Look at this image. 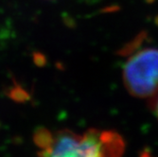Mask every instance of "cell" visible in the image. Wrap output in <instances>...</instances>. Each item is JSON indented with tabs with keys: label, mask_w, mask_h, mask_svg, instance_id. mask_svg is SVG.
I'll list each match as a JSON object with an SVG mask.
<instances>
[{
	"label": "cell",
	"mask_w": 158,
	"mask_h": 157,
	"mask_svg": "<svg viewBox=\"0 0 158 157\" xmlns=\"http://www.w3.org/2000/svg\"><path fill=\"white\" fill-rule=\"evenodd\" d=\"M124 146L113 131L88 130L78 134L64 130L57 133L50 148L41 151L39 157H122Z\"/></svg>",
	"instance_id": "cell-1"
},
{
	"label": "cell",
	"mask_w": 158,
	"mask_h": 157,
	"mask_svg": "<svg viewBox=\"0 0 158 157\" xmlns=\"http://www.w3.org/2000/svg\"><path fill=\"white\" fill-rule=\"evenodd\" d=\"M127 91L138 98L158 95V48H145L127 59L122 72Z\"/></svg>",
	"instance_id": "cell-2"
},
{
	"label": "cell",
	"mask_w": 158,
	"mask_h": 157,
	"mask_svg": "<svg viewBox=\"0 0 158 157\" xmlns=\"http://www.w3.org/2000/svg\"><path fill=\"white\" fill-rule=\"evenodd\" d=\"M33 140L36 146H38L41 151H44L50 148L54 141V136L50 131H48L44 127H40L37 128L34 132Z\"/></svg>",
	"instance_id": "cell-3"
},
{
	"label": "cell",
	"mask_w": 158,
	"mask_h": 157,
	"mask_svg": "<svg viewBox=\"0 0 158 157\" xmlns=\"http://www.w3.org/2000/svg\"><path fill=\"white\" fill-rule=\"evenodd\" d=\"M153 110H154V113L157 117V119H158V97L153 102Z\"/></svg>",
	"instance_id": "cell-4"
}]
</instances>
